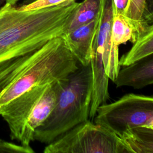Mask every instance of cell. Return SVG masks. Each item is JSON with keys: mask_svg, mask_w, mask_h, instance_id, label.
Wrapping results in <instances>:
<instances>
[{"mask_svg": "<svg viewBox=\"0 0 153 153\" xmlns=\"http://www.w3.org/2000/svg\"><path fill=\"white\" fill-rule=\"evenodd\" d=\"M79 66L62 36L0 63V109L35 86L65 79Z\"/></svg>", "mask_w": 153, "mask_h": 153, "instance_id": "6da1fadb", "label": "cell"}, {"mask_svg": "<svg viewBox=\"0 0 153 153\" xmlns=\"http://www.w3.org/2000/svg\"><path fill=\"white\" fill-rule=\"evenodd\" d=\"M78 3L72 1L32 10L6 3L0 12V63L63 36Z\"/></svg>", "mask_w": 153, "mask_h": 153, "instance_id": "7a4b0ae2", "label": "cell"}, {"mask_svg": "<svg viewBox=\"0 0 153 153\" xmlns=\"http://www.w3.org/2000/svg\"><path fill=\"white\" fill-rule=\"evenodd\" d=\"M93 80L90 64L79 68L62 81L56 106L34 133L33 140L49 144L89 120Z\"/></svg>", "mask_w": 153, "mask_h": 153, "instance_id": "3957f363", "label": "cell"}, {"mask_svg": "<svg viewBox=\"0 0 153 153\" xmlns=\"http://www.w3.org/2000/svg\"><path fill=\"white\" fill-rule=\"evenodd\" d=\"M44 153H131L125 141L89 120L70 129L44 148Z\"/></svg>", "mask_w": 153, "mask_h": 153, "instance_id": "277c9868", "label": "cell"}, {"mask_svg": "<svg viewBox=\"0 0 153 153\" xmlns=\"http://www.w3.org/2000/svg\"><path fill=\"white\" fill-rule=\"evenodd\" d=\"M152 119L153 96L129 93L100 106L93 120L121 137L127 130L146 126Z\"/></svg>", "mask_w": 153, "mask_h": 153, "instance_id": "5b68a950", "label": "cell"}, {"mask_svg": "<svg viewBox=\"0 0 153 153\" xmlns=\"http://www.w3.org/2000/svg\"><path fill=\"white\" fill-rule=\"evenodd\" d=\"M48 84L39 85L31 88L0 109V115L9 127L11 139L20 142L25 125Z\"/></svg>", "mask_w": 153, "mask_h": 153, "instance_id": "8992f818", "label": "cell"}, {"mask_svg": "<svg viewBox=\"0 0 153 153\" xmlns=\"http://www.w3.org/2000/svg\"><path fill=\"white\" fill-rule=\"evenodd\" d=\"M112 18L111 0H103L94 41L102 53L105 73L109 79L114 82L118 75L121 66L119 46L114 43L111 37Z\"/></svg>", "mask_w": 153, "mask_h": 153, "instance_id": "52a82bcc", "label": "cell"}, {"mask_svg": "<svg viewBox=\"0 0 153 153\" xmlns=\"http://www.w3.org/2000/svg\"><path fill=\"white\" fill-rule=\"evenodd\" d=\"M63 80L51 83L45 89L25 125L19 142L21 145L30 146L35 130L45 122L56 106Z\"/></svg>", "mask_w": 153, "mask_h": 153, "instance_id": "ba28073f", "label": "cell"}, {"mask_svg": "<svg viewBox=\"0 0 153 153\" xmlns=\"http://www.w3.org/2000/svg\"><path fill=\"white\" fill-rule=\"evenodd\" d=\"M99 16L94 20L65 33L62 37L80 65L90 64Z\"/></svg>", "mask_w": 153, "mask_h": 153, "instance_id": "9c48e42d", "label": "cell"}, {"mask_svg": "<svg viewBox=\"0 0 153 153\" xmlns=\"http://www.w3.org/2000/svg\"><path fill=\"white\" fill-rule=\"evenodd\" d=\"M114 81L118 87L140 89L153 84V53L126 66H122Z\"/></svg>", "mask_w": 153, "mask_h": 153, "instance_id": "30bf717a", "label": "cell"}, {"mask_svg": "<svg viewBox=\"0 0 153 153\" xmlns=\"http://www.w3.org/2000/svg\"><path fill=\"white\" fill-rule=\"evenodd\" d=\"M153 53V23L146 25L138 33L130 49L120 59V66L130 65Z\"/></svg>", "mask_w": 153, "mask_h": 153, "instance_id": "8fae6325", "label": "cell"}, {"mask_svg": "<svg viewBox=\"0 0 153 153\" xmlns=\"http://www.w3.org/2000/svg\"><path fill=\"white\" fill-rule=\"evenodd\" d=\"M121 138L128 145L131 153H153V129L137 127L127 130Z\"/></svg>", "mask_w": 153, "mask_h": 153, "instance_id": "7c38bea8", "label": "cell"}, {"mask_svg": "<svg viewBox=\"0 0 153 153\" xmlns=\"http://www.w3.org/2000/svg\"><path fill=\"white\" fill-rule=\"evenodd\" d=\"M102 1L84 0L79 2L68 22L65 33L96 19L100 14Z\"/></svg>", "mask_w": 153, "mask_h": 153, "instance_id": "4fadbf2b", "label": "cell"}, {"mask_svg": "<svg viewBox=\"0 0 153 153\" xmlns=\"http://www.w3.org/2000/svg\"><path fill=\"white\" fill-rule=\"evenodd\" d=\"M137 30L133 23L124 14H113L111 37L115 44L119 46L127 41L134 42Z\"/></svg>", "mask_w": 153, "mask_h": 153, "instance_id": "5bb4252c", "label": "cell"}, {"mask_svg": "<svg viewBox=\"0 0 153 153\" xmlns=\"http://www.w3.org/2000/svg\"><path fill=\"white\" fill-rule=\"evenodd\" d=\"M145 0H130L125 16L133 23L138 33L146 25L143 22L142 16Z\"/></svg>", "mask_w": 153, "mask_h": 153, "instance_id": "9a60e30c", "label": "cell"}, {"mask_svg": "<svg viewBox=\"0 0 153 153\" xmlns=\"http://www.w3.org/2000/svg\"><path fill=\"white\" fill-rule=\"evenodd\" d=\"M72 1L76 0H34L30 3L21 4L16 7L17 9L20 10H32L54 7Z\"/></svg>", "mask_w": 153, "mask_h": 153, "instance_id": "2e32d148", "label": "cell"}, {"mask_svg": "<svg viewBox=\"0 0 153 153\" xmlns=\"http://www.w3.org/2000/svg\"><path fill=\"white\" fill-rule=\"evenodd\" d=\"M31 146H25L0 139V153H33Z\"/></svg>", "mask_w": 153, "mask_h": 153, "instance_id": "e0dca14e", "label": "cell"}, {"mask_svg": "<svg viewBox=\"0 0 153 153\" xmlns=\"http://www.w3.org/2000/svg\"><path fill=\"white\" fill-rule=\"evenodd\" d=\"M142 20L145 25L153 23V0H145Z\"/></svg>", "mask_w": 153, "mask_h": 153, "instance_id": "ac0fdd59", "label": "cell"}, {"mask_svg": "<svg viewBox=\"0 0 153 153\" xmlns=\"http://www.w3.org/2000/svg\"><path fill=\"white\" fill-rule=\"evenodd\" d=\"M130 0H111L113 14L125 15Z\"/></svg>", "mask_w": 153, "mask_h": 153, "instance_id": "d6986e66", "label": "cell"}, {"mask_svg": "<svg viewBox=\"0 0 153 153\" xmlns=\"http://www.w3.org/2000/svg\"><path fill=\"white\" fill-rule=\"evenodd\" d=\"M19 1H21V0H5L6 3L10 4V5H15Z\"/></svg>", "mask_w": 153, "mask_h": 153, "instance_id": "ffe728a7", "label": "cell"}, {"mask_svg": "<svg viewBox=\"0 0 153 153\" xmlns=\"http://www.w3.org/2000/svg\"><path fill=\"white\" fill-rule=\"evenodd\" d=\"M5 0H0V12L4 9L5 5Z\"/></svg>", "mask_w": 153, "mask_h": 153, "instance_id": "44dd1931", "label": "cell"}, {"mask_svg": "<svg viewBox=\"0 0 153 153\" xmlns=\"http://www.w3.org/2000/svg\"><path fill=\"white\" fill-rule=\"evenodd\" d=\"M145 127H148L149 128H151L153 129V119L147 124L146 126H145Z\"/></svg>", "mask_w": 153, "mask_h": 153, "instance_id": "7402d4cb", "label": "cell"}, {"mask_svg": "<svg viewBox=\"0 0 153 153\" xmlns=\"http://www.w3.org/2000/svg\"><path fill=\"white\" fill-rule=\"evenodd\" d=\"M33 1H34V0H24L22 4H28V3H30V2H32Z\"/></svg>", "mask_w": 153, "mask_h": 153, "instance_id": "603a6c76", "label": "cell"}]
</instances>
